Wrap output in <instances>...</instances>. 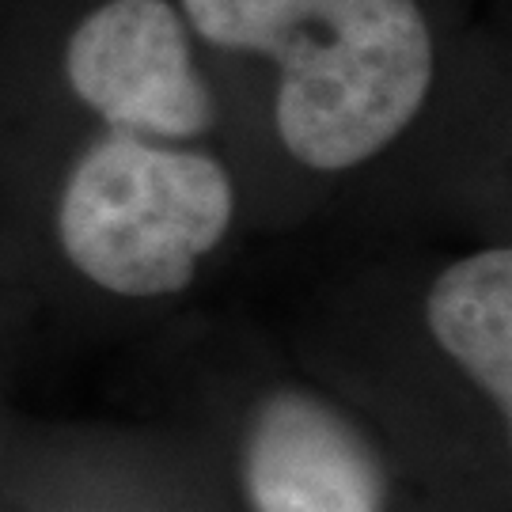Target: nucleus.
<instances>
[{"label":"nucleus","instance_id":"f257e3e1","mask_svg":"<svg viewBox=\"0 0 512 512\" xmlns=\"http://www.w3.org/2000/svg\"><path fill=\"white\" fill-rule=\"evenodd\" d=\"M255 247L236 118L175 0H0V293L27 342L126 353Z\"/></svg>","mask_w":512,"mask_h":512},{"label":"nucleus","instance_id":"f03ea898","mask_svg":"<svg viewBox=\"0 0 512 512\" xmlns=\"http://www.w3.org/2000/svg\"><path fill=\"white\" fill-rule=\"evenodd\" d=\"M232 107L258 243L512 228L509 42L486 0H175Z\"/></svg>","mask_w":512,"mask_h":512},{"label":"nucleus","instance_id":"7ed1b4c3","mask_svg":"<svg viewBox=\"0 0 512 512\" xmlns=\"http://www.w3.org/2000/svg\"><path fill=\"white\" fill-rule=\"evenodd\" d=\"M224 300L365 421L437 512H509L512 228L270 239Z\"/></svg>","mask_w":512,"mask_h":512},{"label":"nucleus","instance_id":"20e7f679","mask_svg":"<svg viewBox=\"0 0 512 512\" xmlns=\"http://www.w3.org/2000/svg\"><path fill=\"white\" fill-rule=\"evenodd\" d=\"M122 357L126 414L186 444L232 512H437L365 421L224 296Z\"/></svg>","mask_w":512,"mask_h":512},{"label":"nucleus","instance_id":"39448f33","mask_svg":"<svg viewBox=\"0 0 512 512\" xmlns=\"http://www.w3.org/2000/svg\"><path fill=\"white\" fill-rule=\"evenodd\" d=\"M0 512H232L194 452L133 414L19 410L0 433Z\"/></svg>","mask_w":512,"mask_h":512},{"label":"nucleus","instance_id":"423d86ee","mask_svg":"<svg viewBox=\"0 0 512 512\" xmlns=\"http://www.w3.org/2000/svg\"><path fill=\"white\" fill-rule=\"evenodd\" d=\"M23 349H27L23 323H19L16 308L8 304V296L0 293V433L16 414V368Z\"/></svg>","mask_w":512,"mask_h":512}]
</instances>
